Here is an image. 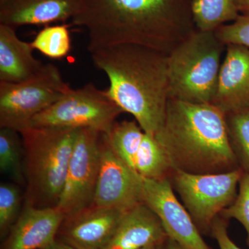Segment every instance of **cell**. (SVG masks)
<instances>
[{"label": "cell", "instance_id": "1", "mask_svg": "<svg viewBox=\"0 0 249 249\" xmlns=\"http://www.w3.org/2000/svg\"><path fill=\"white\" fill-rule=\"evenodd\" d=\"M71 24L86 28L89 53L137 45L168 54L196 30L190 0H81Z\"/></svg>", "mask_w": 249, "mask_h": 249}, {"label": "cell", "instance_id": "2", "mask_svg": "<svg viewBox=\"0 0 249 249\" xmlns=\"http://www.w3.org/2000/svg\"><path fill=\"white\" fill-rule=\"evenodd\" d=\"M90 54L94 66L107 75L109 97L145 133L155 136L170 100L168 54L137 45L111 46Z\"/></svg>", "mask_w": 249, "mask_h": 249}, {"label": "cell", "instance_id": "3", "mask_svg": "<svg viewBox=\"0 0 249 249\" xmlns=\"http://www.w3.org/2000/svg\"><path fill=\"white\" fill-rule=\"evenodd\" d=\"M155 137L173 170L211 174L240 168L229 139L227 116L211 103L170 98L164 121Z\"/></svg>", "mask_w": 249, "mask_h": 249}, {"label": "cell", "instance_id": "4", "mask_svg": "<svg viewBox=\"0 0 249 249\" xmlns=\"http://www.w3.org/2000/svg\"><path fill=\"white\" fill-rule=\"evenodd\" d=\"M78 129L31 127L19 132L27 182L26 204L56 207Z\"/></svg>", "mask_w": 249, "mask_h": 249}, {"label": "cell", "instance_id": "5", "mask_svg": "<svg viewBox=\"0 0 249 249\" xmlns=\"http://www.w3.org/2000/svg\"><path fill=\"white\" fill-rule=\"evenodd\" d=\"M227 45L213 31L196 30L168 54L170 98L211 103Z\"/></svg>", "mask_w": 249, "mask_h": 249}, {"label": "cell", "instance_id": "6", "mask_svg": "<svg viewBox=\"0 0 249 249\" xmlns=\"http://www.w3.org/2000/svg\"><path fill=\"white\" fill-rule=\"evenodd\" d=\"M244 172L193 174L173 170L170 180L199 231L211 232L215 218L233 203Z\"/></svg>", "mask_w": 249, "mask_h": 249}, {"label": "cell", "instance_id": "7", "mask_svg": "<svg viewBox=\"0 0 249 249\" xmlns=\"http://www.w3.org/2000/svg\"><path fill=\"white\" fill-rule=\"evenodd\" d=\"M71 89L58 67L45 64L40 73L19 83L0 82V127L20 132L33 118L63 97Z\"/></svg>", "mask_w": 249, "mask_h": 249}, {"label": "cell", "instance_id": "8", "mask_svg": "<svg viewBox=\"0 0 249 249\" xmlns=\"http://www.w3.org/2000/svg\"><path fill=\"white\" fill-rule=\"evenodd\" d=\"M124 111L107 94L88 83L70 89L58 101L33 118L28 127L91 128L107 134Z\"/></svg>", "mask_w": 249, "mask_h": 249}, {"label": "cell", "instance_id": "9", "mask_svg": "<svg viewBox=\"0 0 249 249\" xmlns=\"http://www.w3.org/2000/svg\"><path fill=\"white\" fill-rule=\"evenodd\" d=\"M102 134L91 128L78 129L65 184L56 206L65 217L92 204L101 167Z\"/></svg>", "mask_w": 249, "mask_h": 249}, {"label": "cell", "instance_id": "10", "mask_svg": "<svg viewBox=\"0 0 249 249\" xmlns=\"http://www.w3.org/2000/svg\"><path fill=\"white\" fill-rule=\"evenodd\" d=\"M142 203L160 218L170 238L183 249H211L191 214L175 196L170 178H142Z\"/></svg>", "mask_w": 249, "mask_h": 249}, {"label": "cell", "instance_id": "11", "mask_svg": "<svg viewBox=\"0 0 249 249\" xmlns=\"http://www.w3.org/2000/svg\"><path fill=\"white\" fill-rule=\"evenodd\" d=\"M141 203L142 178L119 158L103 133L101 167L91 206L126 212Z\"/></svg>", "mask_w": 249, "mask_h": 249}, {"label": "cell", "instance_id": "12", "mask_svg": "<svg viewBox=\"0 0 249 249\" xmlns=\"http://www.w3.org/2000/svg\"><path fill=\"white\" fill-rule=\"evenodd\" d=\"M124 213L90 206L65 217L57 239L76 249H106Z\"/></svg>", "mask_w": 249, "mask_h": 249}, {"label": "cell", "instance_id": "13", "mask_svg": "<svg viewBox=\"0 0 249 249\" xmlns=\"http://www.w3.org/2000/svg\"><path fill=\"white\" fill-rule=\"evenodd\" d=\"M211 104L226 115L249 109V47L227 45Z\"/></svg>", "mask_w": 249, "mask_h": 249}, {"label": "cell", "instance_id": "14", "mask_svg": "<svg viewBox=\"0 0 249 249\" xmlns=\"http://www.w3.org/2000/svg\"><path fill=\"white\" fill-rule=\"evenodd\" d=\"M65 216L57 207L26 204L1 249H42L57 239Z\"/></svg>", "mask_w": 249, "mask_h": 249}, {"label": "cell", "instance_id": "15", "mask_svg": "<svg viewBox=\"0 0 249 249\" xmlns=\"http://www.w3.org/2000/svg\"><path fill=\"white\" fill-rule=\"evenodd\" d=\"M80 4L81 0H1L0 24L16 29L71 20Z\"/></svg>", "mask_w": 249, "mask_h": 249}, {"label": "cell", "instance_id": "16", "mask_svg": "<svg viewBox=\"0 0 249 249\" xmlns=\"http://www.w3.org/2000/svg\"><path fill=\"white\" fill-rule=\"evenodd\" d=\"M160 218L141 203L124 212L106 249H141L161 245L168 238Z\"/></svg>", "mask_w": 249, "mask_h": 249}, {"label": "cell", "instance_id": "17", "mask_svg": "<svg viewBox=\"0 0 249 249\" xmlns=\"http://www.w3.org/2000/svg\"><path fill=\"white\" fill-rule=\"evenodd\" d=\"M16 29L0 24V82L3 83L26 81L45 66L33 55L31 42L20 40Z\"/></svg>", "mask_w": 249, "mask_h": 249}, {"label": "cell", "instance_id": "18", "mask_svg": "<svg viewBox=\"0 0 249 249\" xmlns=\"http://www.w3.org/2000/svg\"><path fill=\"white\" fill-rule=\"evenodd\" d=\"M196 30L215 31L240 16L235 0H190Z\"/></svg>", "mask_w": 249, "mask_h": 249}, {"label": "cell", "instance_id": "19", "mask_svg": "<svg viewBox=\"0 0 249 249\" xmlns=\"http://www.w3.org/2000/svg\"><path fill=\"white\" fill-rule=\"evenodd\" d=\"M134 171L149 179L170 178L173 168L169 159L155 136L144 134L134 160Z\"/></svg>", "mask_w": 249, "mask_h": 249}, {"label": "cell", "instance_id": "20", "mask_svg": "<svg viewBox=\"0 0 249 249\" xmlns=\"http://www.w3.org/2000/svg\"><path fill=\"white\" fill-rule=\"evenodd\" d=\"M144 134L145 132L136 121L116 122L110 132L107 134L114 151L133 171L134 160Z\"/></svg>", "mask_w": 249, "mask_h": 249}, {"label": "cell", "instance_id": "21", "mask_svg": "<svg viewBox=\"0 0 249 249\" xmlns=\"http://www.w3.org/2000/svg\"><path fill=\"white\" fill-rule=\"evenodd\" d=\"M19 132L8 127H0V170L14 181L23 184L24 175V147Z\"/></svg>", "mask_w": 249, "mask_h": 249}, {"label": "cell", "instance_id": "22", "mask_svg": "<svg viewBox=\"0 0 249 249\" xmlns=\"http://www.w3.org/2000/svg\"><path fill=\"white\" fill-rule=\"evenodd\" d=\"M226 116L229 139L239 166L249 175V109Z\"/></svg>", "mask_w": 249, "mask_h": 249}, {"label": "cell", "instance_id": "23", "mask_svg": "<svg viewBox=\"0 0 249 249\" xmlns=\"http://www.w3.org/2000/svg\"><path fill=\"white\" fill-rule=\"evenodd\" d=\"M31 45L34 49L49 58H64L71 51L70 31L65 25L44 28L36 35Z\"/></svg>", "mask_w": 249, "mask_h": 249}, {"label": "cell", "instance_id": "24", "mask_svg": "<svg viewBox=\"0 0 249 249\" xmlns=\"http://www.w3.org/2000/svg\"><path fill=\"white\" fill-rule=\"evenodd\" d=\"M20 193L16 185H0V234L4 237L18 219L20 206Z\"/></svg>", "mask_w": 249, "mask_h": 249}, {"label": "cell", "instance_id": "25", "mask_svg": "<svg viewBox=\"0 0 249 249\" xmlns=\"http://www.w3.org/2000/svg\"><path fill=\"white\" fill-rule=\"evenodd\" d=\"M221 217L225 219H234L245 228L247 243L249 247V175L243 173L239 183L238 193L230 206L223 211Z\"/></svg>", "mask_w": 249, "mask_h": 249}, {"label": "cell", "instance_id": "26", "mask_svg": "<svg viewBox=\"0 0 249 249\" xmlns=\"http://www.w3.org/2000/svg\"><path fill=\"white\" fill-rule=\"evenodd\" d=\"M224 45H238L249 47V16L240 15L235 21L214 31Z\"/></svg>", "mask_w": 249, "mask_h": 249}, {"label": "cell", "instance_id": "27", "mask_svg": "<svg viewBox=\"0 0 249 249\" xmlns=\"http://www.w3.org/2000/svg\"><path fill=\"white\" fill-rule=\"evenodd\" d=\"M211 233L217 242L219 249H242L229 237L227 223L224 218L219 217V216L215 218L211 226Z\"/></svg>", "mask_w": 249, "mask_h": 249}, {"label": "cell", "instance_id": "28", "mask_svg": "<svg viewBox=\"0 0 249 249\" xmlns=\"http://www.w3.org/2000/svg\"><path fill=\"white\" fill-rule=\"evenodd\" d=\"M240 15L249 16V0H235Z\"/></svg>", "mask_w": 249, "mask_h": 249}, {"label": "cell", "instance_id": "29", "mask_svg": "<svg viewBox=\"0 0 249 249\" xmlns=\"http://www.w3.org/2000/svg\"><path fill=\"white\" fill-rule=\"evenodd\" d=\"M42 249H76L72 247L71 246L67 245L65 242H62L58 239H56L52 244Z\"/></svg>", "mask_w": 249, "mask_h": 249}, {"label": "cell", "instance_id": "30", "mask_svg": "<svg viewBox=\"0 0 249 249\" xmlns=\"http://www.w3.org/2000/svg\"><path fill=\"white\" fill-rule=\"evenodd\" d=\"M160 249H183L175 241L172 240L169 237L167 240L160 245Z\"/></svg>", "mask_w": 249, "mask_h": 249}, {"label": "cell", "instance_id": "31", "mask_svg": "<svg viewBox=\"0 0 249 249\" xmlns=\"http://www.w3.org/2000/svg\"><path fill=\"white\" fill-rule=\"evenodd\" d=\"M160 246L152 245L141 249H160Z\"/></svg>", "mask_w": 249, "mask_h": 249}, {"label": "cell", "instance_id": "32", "mask_svg": "<svg viewBox=\"0 0 249 249\" xmlns=\"http://www.w3.org/2000/svg\"><path fill=\"white\" fill-rule=\"evenodd\" d=\"M0 1H1V0H0Z\"/></svg>", "mask_w": 249, "mask_h": 249}]
</instances>
